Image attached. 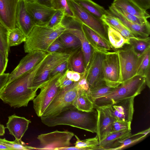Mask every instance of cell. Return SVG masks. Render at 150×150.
<instances>
[{
	"instance_id": "44dd1931",
	"label": "cell",
	"mask_w": 150,
	"mask_h": 150,
	"mask_svg": "<svg viewBox=\"0 0 150 150\" xmlns=\"http://www.w3.org/2000/svg\"><path fill=\"white\" fill-rule=\"evenodd\" d=\"M35 25L26 9L25 1H19L16 14V27L20 29L27 37Z\"/></svg>"
},
{
	"instance_id": "11a10c76",
	"label": "cell",
	"mask_w": 150,
	"mask_h": 150,
	"mask_svg": "<svg viewBox=\"0 0 150 150\" xmlns=\"http://www.w3.org/2000/svg\"><path fill=\"white\" fill-rule=\"evenodd\" d=\"M19 1H23L25 2H33L37 1V0H19Z\"/></svg>"
},
{
	"instance_id": "7dc6e473",
	"label": "cell",
	"mask_w": 150,
	"mask_h": 150,
	"mask_svg": "<svg viewBox=\"0 0 150 150\" xmlns=\"http://www.w3.org/2000/svg\"><path fill=\"white\" fill-rule=\"evenodd\" d=\"M8 59L6 58L0 50V74L4 73L7 66Z\"/></svg>"
},
{
	"instance_id": "603a6c76",
	"label": "cell",
	"mask_w": 150,
	"mask_h": 150,
	"mask_svg": "<svg viewBox=\"0 0 150 150\" xmlns=\"http://www.w3.org/2000/svg\"><path fill=\"white\" fill-rule=\"evenodd\" d=\"M127 13L136 16L148 19L150 16L146 11L139 7L131 0H114L111 4Z\"/></svg>"
},
{
	"instance_id": "bcb514c9",
	"label": "cell",
	"mask_w": 150,
	"mask_h": 150,
	"mask_svg": "<svg viewBox=\"0 0 150 150\" xmlns=\"http://www.w3.org/2000/svg\"><path fill=\"white\" fill-rule=\"evenodd\" d=\"M79 87L87 92L89 88V86L85 76V72L81 74V77L80 80L78 82Z\"/></svg>"
},
{
	"instance_id": "ab89813d",
	"label": "cell",
	"mask_w": 150,
	"mask_h": 150,
	"mask_svg": "<svg viewBox=\"0 0 150 150\" xmlns=\"http://www.w3.org/2000/svg\"><path fill=\"white\" fill-rule=\"evenodd\" d=\"M114 6L118 12L127 20L133 23L140 25H143L149 22L147 19L130 14L120 8Z\"/></svg>"
},
{
	"instance_id": "f6af8a7d",
	"label": "cell",
	"mask_w": 150,
	"mask_h": 150,
	"mask_svg": "<svg viewBox=\"0 0 150 150\" xmlns=\"http://www.w3.org/2000/svg\"><path fill=\"white\" fill-rule=\"evenodd\" d=\"M73 82L67 78L65 71L58 78L56 84V86L60 88H62L70 85Z\"/></svg>"
},
{
	"instance_id": "9c48e42d",
	"label": "cell",
	"mask_w": 150,
	"mask_h": 150,
	"mask_svg": "<svg viewBox=\"0 0 150 150\" xmlns=\"http://www.w3.org/2000/svg\"><path fill=\"white\" fill-rule=\"evenodd\" d=\"M126 46L116 51L120 62L121 83L136 75L141 55L137 54L130 45Z\"/></svg>"
},
{
	"instance_id": "4fadbf2b",
	"label": "cell",
	"mask_w": 150,
	"mask_h": 150,
	"mask_svg": "<svg viewBox=\"0 0 150 150\" xmlns=\"http://www.w3.org/2000/svg\"><path fill=\"white\" fill-rule=\"evenodd\" d=\"M25 2L26 9L35 25L46 26L57 10L37 1Z\"/></svg>"
},
{
	"instance_id": "4316f807",
	"label": "cell",
	"mask_w": 150,
	"mask_h": 150,
	"mask_svg": "<svg viewBox=\"0 0 150 150\" xmlns=\"http://www.w3.org/2000/svg\"><path fill=\"white\" fill-rule=\"evenodd\" d=\"M150 48L141 55L136 75L145 77L146 84L150 88Z\"/></svg>"
},
{
	"instance_id": "f907efd6",
	"label": "cell",
	"mask_w": 150,
	"mask_h": 150,
	"mask_svg": "<svg viewBox=\"0 0 150 150\" xmlns=\"http://www.w3.org/2000/svg\"><path fill=\"white\" fill-rule=\"evenodd\" d=\"M81 74L76 71H73L72 81L74 82H78L80 79Z\"/></svg>"
},
{
	"instance_id": "cb8c5ba5",
	"label": "cell",
	"mask_w": 150,
	"mask_h": 150,
	"mask_svg": "<svg viewBox=\"0 0 150 150\" xmlns=\"http://www.w3.org/2000/svg\"><path fill=\"white\" fill-rule=\"evenodd\" d=\"M132 135L131 130L111 132L99 142L98 150H110L116 142L124 139Z\"/></svg>"
},
{
	"instance_id": "3957f363",
	"label": "cell",
	"mask_w": 150,
	"mask_h": 150,
	"mask_svg": "<svg viewBox=\"0 0 150 150\" xmlns=\"http://www.w3.org/2000/svg\"><path fill=\"white\" fill-rule=\"evenodd\" d=\"M146 85L145 77L136 75L115 87L108 95L96 99L93 102L94 108L108 107L122 100L135 97Z\"/></svg>"
},
{
	"instance_id": "7bdbcfd3",
	"label": "cell",
	"mask_w": 150,
	"mask_h": 150,
	"mask_svg": "<svg viewBox=\"0 0 150 150\" xmlns=\"http://www.w3.org/2000/svg\"><path fill=\"white\" fill-rule=\"evenodd\" d=\"M131 122L116 119L113 122L112 132H117L124 130H131Z\"/></svg>"
},
{
	"instance_id": "2e32d148",
	"label": "cell",
	"mask_w": 150,
	"mask_h": 150,
	"mask_svg": "<svg viewBox=\"0 0 150 150\" xmlns=\"http://www.w3.org/2000/svg\"><path fill=\"white\" fill-rule=\"evenodd\" d=\"M96 108L98 113L96 133L99 142L112 132V125L116 120L112 115L108 107Z\"/></svg>"
},
{
	"instance_id": "60d3db41",
	"label": "cell",
	"mask_w": 150,
	"mask_h": 150,
	"mask_svg": "<svg viewBox=\"0 0 150 150\" xmlns=\"http://www.w3.org/2000/svg\"><path fill=\"white\" fill-rule=\"evenodd\" d=\"M65 16L64 11L61 10H57L46 26L52 28L59 26L62 24Z\"/></svg>"
},
{
	"instance_id": "db71d44e",
	"label": "cell",
	"mask_w": 150,
	"mask_h": 150,
	"mask_svg": "<svg viewBox=\"0 0 150 150\" xmlns=\"http://www.w3.org/2000/svg\"><path fill=\"white\" fill-rule=\"evenodd\" d=\"M37 1L41 4L50 6L46 0H37Z\"/></svg>"
},
{
	"instance_id": "83f0119b",
	"label": "cell",
	"mask_w": 150,
	"mask_h": 150,
	"mask_svg": "<svg viewBox=\"0 0 150 150\" xmlns=\"http://www.w3.org/2000/svg\"><path fill=\"white\" fill-rule=\"evenodd\" d=\"M107 32L108 40L113 48L120 49L130 44L129 39L110 26H108Z\"/></svg>"
},
{
	"instance_id": "f546056e",
	"label": "cell",
	"mask_w": 150,
	"mask_h": 150,
	"mask_svg": "<svg viewBox=\"0 0 150 150\" xmlns=\"http://www.w3.org/2000/svg\"><path fill=\"white\" fill-rule=\"evenodd\" d=\"M115 88L108 86L103 81L93 87L89 88L87 92L88 96L93 102L96 99L108 95Z\"/></svg>"
},
{
	"instance_id": "7402d4cb",
	"label": "cell",
	"mask_w": 150,
	"mask_h": 150,
	"mask_svg": "<svg viewBox=\"0 0 150 150\" xmlns=\"http://www.w3.org/2000/svg\"><path fill=\"white\" fill-rule=\"evenodd\" d=\"M82 28L87 40L93 50L105 53L113 49L110 43L87 26L82 24Z\"/></svg>"
},
{
	"instance_id": "b9f144b4",
	"label": "cell",
	"mask_w": 150,
	"mask_h": 150,
	"mask_svg": "<svg viewBox=\"0 0 150 150\" xmlns=\"http://www.w3.org/2000/svg\"><path fill=\"white\" fill-rule=\"evenodd\" d=\"M67 51L65 46L58 38L50 45L46 51L47 53Z\"/></svg>"
},
{
	"instance_id": "d4e9b609",
	"label": "cell",
	"mask_w": 150,
	"mask_h": 150,
	"mask_svg": "<svg viewBox=\"0 0 150 150\" xmlns=\"http://www.w3.org/2000/svg\"><path fill=\"white\" fill-rule=\"evenodd\" d=\"M73 105L79 110L83 112H91L94 108L93 103L89 98L87 91L79 86Z\"/></svg>"
},
{
	"instance_id": "5b68a950",
	"label": "cell",
	"mask_w": 150,
	"mask_h": 150,
	"mask_svg": "<svg viewBox=\"0 0 150 150\" xmlns=\"http://www.w3.org/2000/svg\"><path fill=\"white\" fill-rule=\"evenodd\" d=\"M79 88L77 82H73L67 87L60 88L41 117L55 115L67 109L74 107L73 103Z\"/></svg>"
},
{
	"instance_id": "8992f818",
	"label": "cell",
	"mask_w": 150,
	"mask_h": 150,
	"mask_svg": "<svg viewBox=\"0 0 150 150\" xmlns=\"http://www.w3.org/2000/svg\"><path fill=\"white\" fill-rule=\"evenodd\" d=\"M74 51L47 53L33 80V89L37 91L42 84L48 79L53 69L58 65L68 60Z\"/></svg>"
},
{
	"instance_id": "ba28073f",
	"label": "cell",
	"mask_w": 150,
	"mask_h": 150,
	"mask_svg": "<svg viewBox=\"0 0 150 150\" xmlns=\"http://www.w3.org/2000/svg\"><path fill=\"white\" fill-rule=\"evenodd\" d=\"M63 74L58 73L48 79L40 87L39 94L33 100V108L38 117H41L42 116L45 110L57 94L60 88L56 86V82Z\"/></svg>"
},
{
	"instance_id": "1f68e13d",
	"label": "cell",
	"mask_w": 150,
	"mask_h": 150,
	"mask_svg": "<svg viewBox=\"0 0 150 150\" xmlns=\"http://www.w3.org/2000/svg\"><path fill=\"white\" fill-rule=\"evenodd\" d=\"M147 135L141 132L131 135L129 137L115 143L110 150H119L124 149L133 145L146 138Z\"/></svg>"
},
{
	"instance_id": "f1b7e54d",
	"label": "cell",
	"mask_w": 150,
	"mask_h": 150,
	"mask_svg": "<svg viewBox=\"0 0 150 150\" xmlns=\"http://www.w3.org/2000/svg\"><path fill=\"white\" fill-rule=\"evenodd\" d=\"M68 69L81 74L85 72L83 56L81 48L75 51L69 58Z\"/></svg>"
},
{
	"instance_id": "e575fe53",
	"label": "cell",
	"mask_w": 150,
	"mask_h": 150,
	"mask_svg": "<svg viewBox=\"0 0 150 150\" xmlns=\"http://www.w3.org/2000/svg\"><path fill=\"white\" fill-rule=\"evenodd\" d=\"M74 136L76 139L75 146L79 148L80 150H98L99 141L97 136L83 140H80L77 136Z\"/></svg>"
},
{
	"instance_id": "5bb4252c",
	"label": "cell",
	"mask_w": 150,
	"mask_h": 150,
	"mask_svg": "<svg viewBox=\"0 0 150 150\" xmlns=\"http://www.w3.org/2000/svg\"><path fill=\"white\" fill-rule=\"evenodd\" d=\"M47 53L41 51L30 52L24 57L15 69L9 74L6 84L33 68L42 60Z\"/></svg>"
},
{
	"instance_id": "8fae6325",
	"label": "cell",
	"mask_w": 150,
	"mask_h": 150,
	"mask_svg": "<svg viewBox=\"0 0 150 150\" xmlns=\"http://www.w3.org/2000/svg\"><path fill=\"white\" fill-rule=\"evenodd\" d=\"M102 71L103 80L107 85L115 88L121 83L120 62L116 51L105 54Z\"/></svg>"
},
{
	"instance_id": "7c38bea8",
	"label": "cell",
	"mask_w": 150,
	"mask_h": 150,
	"mask_svg": "<svg viewBox=\"0 0 150 150\" xmlns=\"http://www.w3.org/2000/svg\"><path fill=\"white\" fill-rule=\"evenodd\" d=\"M62 23L66 27V31L74 35L80 41L86 71L90 64L93 50L87 40L83 32L82 28V23L74 17L66 16H65Z\"/></svg>"
},
{
	"instance_id": "52a82bcc",
	"label": "cell",
	"mask_w": 150,
	"mask_h": 150,
	"mask_svg": "<svg viewBox=\"0 0 150 150\" xmlns=\"http://www.w3.org/2000/svg\"><path fill=\"white\" fill-rule=\"evenodd\" d=\"M67 0L74 18L90 28L110 44L108 35V26L102 20L91 14L73 0Z\"/></svg>"
},
{
	"instance_id": "ffe728a7",
	"label": "cell",
	"mask_w": 150,
	"mask_h": 150,
	"mask_svg": "<svg viewBox=\"0 0 150 150\" xmlns=\"http://www.w3.org/2000/svg\"><path fill=\"white\" fill-rule=\"evenodd\" d=\"M8 117L6 128L10 134L14 136L16 139L21 140L31 121L24 117L18 116L15 114Z\"/></svg>"
},
{
	"instance_id": "f5cc1de1",
	"label": "cell",
	"mask_w": 150,
	"mask_h": 150,
	"mask_svg": "<svg viewBox=\"0 0 150 150\" xmlns=\"http://www.w3.org/2000/svg\"><path fill=\"white\" fill-rule=\"evenodd\" d=\"M0 150H10V149L6 146L0 143Z\"/></svg>"
},
{
	"instance_id": "4dcf8cb0",
	"label": "cell",
	"mask_w": 150,
	"mask_h": 150,
	"mask_svg": "<svg viewBox=\"0 0 150 150\" xmlns=\"http://www.w3.org/2000/svg\"><path fill=\"white\" fill-rule=\"evenodd\" d=\"M67 51L74 52L81 48L79 38L74 35L65 31L59 36Z\"/></svg>"
},
{
	"instance_id": "74e56055",
	"label": "cell",
	"mask_w": 150,
	"mask_h": 150,
	"mask_svg": "<svg viewBox=\"0 0 150 150\" xmlns=\"http://www.w3.org/2000/svg\"><path fill=\"white\" fill-rule=\"evenodd\" d=\"M101 20L107 26H110L119 32L126 28L117 18L108 14L103 15Z\"/></svg>"
},
{
	"instance_id": "30bf717a",
	"label": "cell",
	"mask_w": 150,
	"mask_h": 150,
	"mask_svg": "<svg viewBox=\"0 0 150 150\" xmlns=\"http://www.w3.org/2000/svg\"><path fill=\"white\" fill-rule=\"evenodd\" d=\"M75 135L72 132L68 131L56 130L50 132L39 135L37 139L39 141V148L37 150H54L70 146V140Z\"/></svg>"
},
{
	"instance_id": "e0dca14e",
	"label": "cell",
	"mask_w": 150,
	"mask_h": 150,
	"mask_svg": "<svg viewBox=\"0 0 150 150\" xmlns=\"http://www.w3.org/2000/svg\"><path fill=\"white\" fill-rule=\"evenodd\" d=\"M134 98H126L108 106L112 115L116 119L132 122L134 112Z\"/></svg>"
},
{
	"instance_id": "8d00e7d4",
	"label": "cell",
	"mask_w": 150,
	"mask_h": 150,
	"mask_svg": "<svg viewBox=\"0 0 150 150\" xmlns=\"http://www.w3.org/2000/svg\"><path fill=\"white\" fill-rule=\"evenodd\" d=\"M0 143L3 144L8 147L10 150H34L37 149V148L33 147L26 145L21 140L15 139L13 141H10L0 138Z\"/></svg>"
},
{
	"instance_id": "6da1fadb",
	"label": "cell",
	"mask_w": 150,
	"mask_h": 150,
	"mask_svg": "<svg viewBox=\"0 0 150 150\" xmlns=\"http://www.w3.org/2000/svg\"><path fill=\"white\" fill-rule=\"evenodd\" d=\"M44 58L30 70L6 84L0 91V99L4 103L19 108L27 106L34 99L37 91L32 88L33 82Z\"/></svg>"
},
{
	"instance_id": "681fc988",
	"label": "cell",
	"mask_w": 150,
	"mask_h": 150,
	"mask_svg": "<svg viewBox=\"0 0 150 150\" xmlns=\"http://www.w3.org/2000/svg\"><path fill=\"white\" fill-rule=\"evenodd\" d=\"M9 74L4 73L0 74V91L6 85L8 80Z\"/></svg>"
},
{
	"instance_id": "f35d334b",
	"label": "cell",
	"mask_w": 150,
	"mask_h": 150,
	"mask_svg": "<svg viewBox=\"0 0 150 150\" xmlns=\"http://www.w3.org/2000/svg\"><path fill=\"white\" fill-rule=\"evenodd\" d=\"M51 6L56 10H61L64 11L66 16L74 17L67 0H51Z\"/></svg>"
},
{
	"instance_id": "d6a6232c",
	"label": "cell",
	"mask_w": 150,
	"mask_h": 150,
	"mask_svg": "<svg viewBox=\"0 0 150 150\" xmlns=\"http://www.w3.org/2000/svg\"><path fill=\"white\" fill-rule=\"evenodd\" d=\"M130 44L135 53L139 55L143 54L150 48L149 37H136L129 40Z\"/></svg>"
},
{
	"instance_id": "7a4b0ae2",
	"label": "cell",
	"mask_w": 150,
	"mask_h": 150,
	"mask_svg": "<svg viewBox=\"0 0 150 150\" xmlns=\"http://www.w3.org/2000/svg\"><path fill=\"white\" fill-rule=\"evenodd\" d=\"M40 117L42 122L49 127L67 125L93 133L96 132L98 113L95 108L91 112H86L74 107L55 115Z\"/></svg>"
},
{
	"instance_id": "277c9868",
	"label": "cell",
	"mask_w": 150,
	"mask_h": 150,
	"mask_svg": "<svg viewBox=\"0 0 150 150\" xmlns=\"http://www.w3.org/2000/svg\"><path fill=\"white\" fill-rule=\"evenodd\" d=\"M66 27L62 23L59 26L52 28L47 26L35 25L24 42L25 53L35 51L46 52L50 45L65 31Z\"/></svg>"
},
{
	"instance_id": "ac0fdd59",
	"label": "cell",
	"mask_w": 150,
	"mask_h": 150,
	"mask_svg": "<svg viewBox=\"0 0 150 150\" xmlns=\"http://www.w3.org/2000/svg\"><path fill=\"white\" fill-rule=\"evenodd\" d=\"M19 0H0V23L7 30L16 27V14Z\"/></svg>"
},
{
	"instance_id": "484cf974",
	"label": "cell",
	"mask_w": 150,
	"mask_h": 150,
	"mask_svg": "<svg viewBox=\"0 0 150 150\" xmlns=\"http://www.w3.org/2000/svg\"><path fill=\"white\" fill-rule=\"evenodd\" d=\"M85 10L96 18L101 20L106 14V10L92 0H73Z\"/></svg>"
},
{
	"instance_id": "9a60e30c",
	"label": "cell",
	"mask_w": 150,
	"mask_h": 150,
	"mask_svg": "<svg viewBox=\"0 0 150 150\" xmlns=\"http://www.w3.org/2000/svg\"><path fill=\"white\" fill-rule=\"evenodd\" d=\"M105 54L94 50H93L90 64L85 72L89 88L103 81L102 62Z\"/></svg>"
},
{
	"instance_id": "9f6ffc18",
	"label": "cell",
	"mask_w": 150,
	"mask_h": 150,
	"mask_svg": "<svg viewBox=\"0 0 150 150\" xmlns=\"http://www.w3.org/2000/svg\"><path fill=\"white\" fill-rule=\"evenodd\" d=\"M46 1H47V2H48V4L51 7V0H46Z\"/></svg>"
},
{
	"instance_id": "d590c367",
	"label": "cell",
	"mask_w": 150,
	"mask_h": 150,
	"mask_svg": "<svg viewBox=\"0 0 150 150\" xmlns=\"http://www.w3.org/2000/svg\"><path fill=\"white\" fill-rule=\"evenodd\" d=\"M8 30L0 23V50L7 59L10 47L8 41Z\"/></svg>"
},
{
	"instance_id": "d6986e66",
	"label": "cell",
	"mask_w": 150,
	"mask_h": 150,
	"mask_svg": "<svg viewBox=\"0 0 150 150\" xmlns=\"http://www.w3.org/2000/svg\"><path fill=\"white\" fill-rule=\"evenodd\" d=\"M106 14L117 18L128 29L136 36L140 38L149 37L150 34V24L149 22L143 25L133 23L124 17L111 5L108 10H106Z\"/></svg>"
},
{
	"instance_id": "ee69618b",
	"label": "cell",
	"mask_w": 150,
	"mask_h": 150,
	"mask_svg": "<svg viewBox=\"0 0 150 150\" xmlns=\"http://www.w3.org/2000/svg\"><path fill=\"white\" fill-rule=\"evenodd\" d=\"M68 64L69 60L58 65L51 72L49 75L48 79L54 76L58 73H64L68 69Z\"/></svg>"
},
{
	"instance_id": "c3c4849f",
	"label": "cell",
	"mask_w": 150,
	"mask_h": 150,
	"mask_svg": "<svg viewBox=\"0 0 150 150\" xmlns=\"http://www.w3.org/2000/svg\"><path fill=\"white\" fill-rule=\"evenodd\" d=\"M142 9L146 11L150 8V0H131Z\"/></svg>"
},
{
	"instance_id": "836d02e7",
	"label": "cell",
	"mask_w": 150,
	"mask_h": 150,
	"mask_svg": "<svg viewBox=\"0 0 150 150\" xmlns=\"http://www.w3.org/2000/svg\"><path fill=\"white\" fill-rule=\"evenodd\" d=\"M26 38L22 31L17 27L8 30V41L10 47L17 46L24 42Z\"/></svg>"
},
{
	"instance_id": "816d5d0a",
	"label": "cell",
	"mask_w": 150,
	"mask_h": 150,
	"mask_svg": "<svg viewBox=\"0 0 150 150\" xmlns=\"http://www.w3.org/2000/svg\"><path fill=\"white\" fill-rule=\"evenodd\" d=\"M5 127L0 123V136H3L5 133Z\"/></svg>"
}]
</instances>
